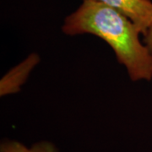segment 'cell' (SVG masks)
Listing matches in <instances>:
<instances>
[{
  "label": "cell",
  "mask_w": 152,
  "mask_h": 152,
  "mask_svg": "<svg viewBox=\"0 0 152 152\" xmlns=\"http://www.w3.org/2000/svg\"><path fill=\"white\" fill-rule=\"evenodd\" d=\"M69 36L89 33L104 40L124 65L132 80L152 79V53L140 41L141 34L124 14L93 0L82 4L67 17L62 27Z\"/></svg>",
  "instance_id": "cell-1"
},
{
  "label": "cell",
  "mask_w": 152,
  "mask_h": 152,
  "mask_svg": "<svg viewBox=\"0 0 152 152\" xmlns=\"http://www.w3.org/2000/svg\"><path fill=\"white\" fill-rule=\"evenodd\" d=\"M110 6L124 14L145 37L152 24L151 0H93Z\"/></svg>",
  "instance_id": "cell-2"
},
{
  "label": "cell",
  "mask_w": 152,
  "mask_h": 152,
  "mask_svg": "<svg viewBox=\"0 0 152 152\" xmlns=\"http://www.w3.org/2000/svg\"><path fill=\"white\" fill-rule=\"evenodd\" d=\"M39 62L37 54H31L25 61L15 66L3 77L0 83L1 96L20 91V86L26 82L31 71Z\"/></svg>",
  "instance_id": "cell-3"
},
{
  "label": "cell",
  "mask_w": 152,
  "mask_h": 152,
  "mask_svg": "<svg viewBox=\"0 0 152 152\" xmlns=\"http://www.w3.org/2000/svg\"><path fill=\"white\" fill-rule=\"evenodd\" d=\"M0 152H58L52 142L40 141L31 146H26L17 140H4L1 143Z\"/></svg>",
  "instance_id": "cell-4"
},
{
  "label": "cell",
  "mask_w": 152,
  "mask_h": 152,
  "mask_svg": "<svg viewBox=\"0 0 152 152\" xmlns=\"http://www.w3.org/2000/svg\"><path fill=\"white\" fill-rule=\"evenodd\" d=\"M145 43L152 53V24L149 28L146 35L145 36Z\"/></svg>",
  "instance_id": "cell-5"
}]
</instances>
